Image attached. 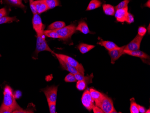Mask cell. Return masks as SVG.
<instances>
[{"label":"cell","instance_id":"10","mask_svg":"<svg viewBox=\"0 0 150 113\" xmlns=\"http://www.w3.org/2000/svg\"><path fill=\"white\" fill-rule=\"evenodd\" d=\"M125 45L122 47H118L112 50L109 51V54L111 58V63L114 64L116 60L123 55H124V50Z\"/></svg>","mask_w":150,"mask_h":113},{"label":"cell","instance_id":"7","mask_svg":"<svg viewBox=\"0 0 150 113\" xmlns=\"http://www.w3.org/2000/svg\"><path fill=\"white\" fill-rule=\"evenodd\" d=\"M82 103L83 106L89 111L92 110L94 106V101L92 98L90 91L87 89L83 93L81 97Z\"/></svg>","mask_w":150,"mask_h":113},{"label":"cell","instance_id":"19","mask_svg":"<svg viewBox=\"0 0 150 113\" xmlns=\"http://www.w3.org/2000/svg\"><path fill=\"white\" fill-rule=\"evenodd\" d=\"M77 81H86L88 83H91L92 82V79L93 77V74H91V75L88 76H84L83 75H81L80 73L74 75Z\"/></svg>","mask_w":150,"mask_h":113},{"label":"cell","instance_id":"15","mask_svg":"<svg viewBox=\"0 0 150 113\" xmlns=\"http://www.w3.org/2000/svg\"><path fill=\"white\" fill-rule=\"evenodd\" d=\"M90 94L92 98L95 102V104L97 103L100 102L102 99L103 98L105 94H103L100 92L97 91L93 88H91L89 90Z\"/></svg>","mask_w":150,"mask_h":113},{"label":"cell","instance_id":"4","mask_svg":"<svg viewBox=\"0 0 150 113\" xmlns=\"http://www.w3.org/2000/svg\"><path fill=\"white\" fill-rule=\"evenodd\" d=\"M59 36V39L67 41L70 38L72 35L76 32V27L75 24H71L69 26H64L59 30H55Z\"/></svg>","mask_w":150,"mask_h":113},{"label":"cell","instance_id":"38","mask_svg":"<svg viewBox=\"0 0 150 113\" xmlns=\"http://www.w3.org/2000/svg\"><path fill=\"white\" fill-rule=\"evenodd\" d=\"M145 6L150 8V0H148V1L145 3L144 5Z\"/></svg>","mask_w":150,"mask_h":113},{"label":"cell","instance_id":"24","mask_svg":"<svg viewBox=\"0 0 150 113\" xmlns=\"http://www.w3.org/2000/svg\"><path fill=\"white\" fill-rule=\"evenodd\" d=\"M44 1L48 6L49 10L60 6L59 0H44Z\"/></svg>","mask_w":150,"mask_h":113},{"label":"cell","instance_id":"20","mask_svg":"<svg viewBox=\"0 0 150 113\" xmlns=\"http://www.w3.org/2000/svg\"><path fill=\"white\" fill-rule=\"evenodd\" d=\"M103 8L104 13L106 15L113 16L115 15V9L112 5L110 4H103Z\"/></svg>","mask_w":150,"mask_h":113},{"label":"cell","instance_id":"36","mask_svg":"<svg viewBox=\"0 0 150 113\" xmlns=\"http://www.w3.org/2000/svg\"><path fill=\"white\" fill-rule=\"evenodd\" d=\"M92 109L93 110L94 113H104L102 109L96 105H94L93 108Z\"/></svg>","mask_w":150,"mask_h":113},{"label":"cell","instance_id":"18","mask_svg":"<svg viewBox=\"0 0 150 113\" xmlns=\"http://www.w3.org/2000/svg\"><path fill=\"white\" fill-rule=\"evenodd\" d=\"M94 48H95V45L83 43L80 44L78 45V49H79V50L83 54L87 53L88 52Z\"/></svg>","mask_w":150,"mask_h":113},{"label":"cell","instance_id":"30","mask_svg":"<svg viewBox=\"0 0 150 113\" xmlns=\"http://www.w3.org/2000/svg\"><path fill=\"white\" fill-rule=\"evenodd\" d=\"M64 81L66 82H76L77 81L74 75L70 72L65 77Z\"/></svg>","mask_w":150,"mask_h":113},{"label":"cell","instance_id":"31","mask_svg":"<svg viewBox=\"0 0 150 113\" xmlns=\"http://www.w3.org/2000/svg\"><path fill=\"white\" fill-rule=\"evenodd\" d=\"M134 16L130 13L128 12L127 16L125 18V22L129 24H130V23H134Z\"/></svg>","mask_w":150,"mask_h":113},{"label":"cell","instance_id":"16","mask_svg":"<svg viewBox=\"0 0 150 113\" xmlns=\"http://www.w3.org/2000/svg\"><path fill=\"white\" fill-rule=\"evenodd\" d=\"M98 43L102 46H104V48L108 51H110V50H112L118 47L117 45L113 42H111V41H104L102 39L100 40V41Z\"/></svg>","mask_w":150,"mask_h":113},{"label":"cell","instance_id":"8","mask_svg":"<svg viewBox=\"0 0 150 113\" xmlns=\"http://www.w3.org/2000/svg\"><path fill=\"white\" fill-rule=\"evenodd\" d=\"M33 28L36 32L37 35L42 34L44 31L45 26L42 22V18L39 14H36L33 15V20H32Z\"/></svg>","mask_w":150,"mask_h":113},{"label":"cell","instance_id":"25","mask_svg":"<svg viewBox=\"0 0 150 113\" xmlns=\"http://www.w3.org/2000/svg\"><path fill=\"white\" fill-rule=\"evenodd\" d=\"M44 33L45 36L52 38H59V36L55 30H47L44 31Z\"/></svg>","mask_w":150,"mask_h":113},{"label":"cell","instance_id":"35","mask_svg":"<svg viewBox=\"0 0 150 113\" xmlns=\"http://www.w3.org/2000/svg\"><path fill=\"white\" fill-rule=\"evenodd\" d=\"M7 15V11L5 8L0 9V18L6 16Z\"/></svg>","mask_w":150,"mask_h":113},{"label":"cell","instance_id":"21","mask_svg":"<svg viewBox=\"0 0 150 113\" xmlns=\"http://www.w3.org/2000/svg\"><path fill=\"white\" fill-rule=\"evenodd\" d=\"M101 5L102 2L100 0H91L88 4L86 11H92L97 9L101 6Z\"/></svg>","mask_w":150,"mask_h":113},{"label":"cell","instance_id":"39","mask_svg":"<svg viewBox=\"0 0 150 113\" xmlns=\"http://www.w3.org/2000/svg\"><path fill=\"white\" fill-rule=\"evenodd\" d=\"M145 113H150V109H148V110L146 111Z\"/></svg>","mask_w":150,"mask_h":113},{"label":"cell","instance_id":"14","mask_svg":"<svg viewBox=\"0 0 150 113\" xmlns=\"http://www.w3.org/2000/svg\"><path fill=\"white\" fill-rule=\"evenodd\" d=\"M124 52L125 54H127L131 56L134 57H139L141 59H149L150 57L146 53L140 50H134V51H128V50H124Z\"/></svg>","mask_w":150,"mask_h":113},{"label":"cell","instance_id":"27","mask_svg":"<svg viewBox=\"0 0 150 113\" xmlns=\"http://www.w3.org/2000/svg\"><path fill=\"white\" fill-rule=\"evenodd\" d=\"M130 111L131 113H139L138 104L136 103L134 98L130 99Z\"/></svg>","mask_w":150,"mask_h":113},{"label":"cell","instance_id":"23","mask_svg":"<svg viewBox=\"0 0 150 113\" xmlns=\"http://www.w3.org/2000/svg\"><path fill=\"white\" fill-rule=\"evenodd\" d=\"M5 2L7 4L11 6H16L20 8L24 9L25 6L23 4L22 1H18V0H4Z\"/></svg>","mask_w":150,"mask_h":113},{"label":"cell","instance_id":"9","mask_svg":"<svg viewBox=\"0 0 150 113\" xmlns=\"http://www.w3.org/2000/svg\"><path fill=\"white\" fill-rule=\"evenodd\" d=\"M142 38H143V37H141L138 34L131 42L127 45H125L124 50H128V51L139 50L140 47L141 43L142 41Z\"/></svg>","mask_w":150,"mask_h":113},{"label":"cell","instance_id":"2","mask_svg":"<svg viewBox=\"0 0 150 113\" xmlns=\"http://www.w3.org/2000/svg\"><path fill=\"white\" fill-rule=\"evenodd\" d=\"M95 105L100 108L104 113H117L114 107L112 100L106 95L100 102L95 104Z\"/></svg>","mask_w":150,"mask_h":113},{"label":"cell","instance_id":"33","mask_svg":"<svg viewBox=\"0 0 150 113\" xmlns=\"http://www.w3.org/2000/svg\"><path fill=\"white\" fill-rule=\"evenodd\" d=\"M146 31L147 30L145 28L142 26H140L138 29V35L144 37L146 33Z\"/></svg>","mask_w":150,"mask_h":113},{"label":"cell","instance_id":"37","mask_svg":"<svg viewBox=\"0 0 150 113\" xmlns=\"http://www.w3.org/2000/svg\"><path fill=\"white\" fill-rule=\"evenodd\" d=\"M138 108H139V113H145L146 111L145 108L144 107V106L139 105V104H138Z\"/></svg>","mask_w":150,"mask_h":113},{"label":"cell","instance_id":"34","mask_svg":"<svg viewBox=\"0 0 150 113\" xmlns=\"http://www.w3.org/2000/svg\"><path fill=\"white\" fill-rule=\"evenodd\" d=\"M50 112V113H55L56 112V103H48Z\"/></svg>","mask_w":150,"mask_h":113},{"label":"cell","instance_id":"28","mask_svg":"<svg viewBox=\"0 0 150 113\" xmlns=\"http://www.w3.org/2000/svg\"><path fill=\"white\" fill-rule=\"evenodd\" d=\"M88 84L86 81H78L76 82V88L79 91H83L86 89Z\"/></svg>","mask_w":150,"mask_h":113},{"label":"cell","instance_id":"13","mask_svg":"<svg viewBox=\"0 0 150 113\" xmlns=\"http://www.w3.org/2000/svg\"><path fill=\"white\" fill-rule=\"evenodd\" d=\"M38 14H40L49 10L44 0H37L34 1Z\"/></svg>","mask_w":150,"mask_h":113},{"label":"cell","instance_id":"22","mask_svg":"<svg viewBox=\"0 0 150 113\" xmlns=\"http://www.w3.org/2000/svg\"><path fill=\"white\" fill-rule=\"evenodd\" d=\"M65 26V23L63 21H56L48 26L49 30H57Z\"/></svg>","mask_w":150,"mask_h":113},{"label":"cell","instance_id":"17","mask_svg":"<svg viewBox=\"0 0 150 113\" xmlns=\"http://www.w3.org/2000/svg\"><path fill=\"white\" fill-rule=\"evenodd\" d=\"M76 30L80 31L84 34H87L90 33L87 24L84 21L80 22L76 27Z\"/></svg>","mask_w":150,"mask_h":113},{"label":"cell","instance_id":"29","mask_svg":"<svg viewBox=\"0 0 150 113\" xmlns=\"http://www.w3.org/2000/svg\"><path fill=\"white\" fill-rule=\"evenodd\" d=\"M129 1L130 0H124L123 1H121L115 7V10L128 8V5Z\"/></svg>","mask_w":150,"mask_h":113},{"label":"cell","instance_id":"32","mask_svg":"<svg viewBox=\"0 0 150 113\" xmlns=\"http://www.w3.org/2000/svg\"><path fill=\"white\" fill-rule=\"evenodd\" d=\"M29 4H30V9L33 15L38 14L37 9H36V6L34 4V0H29Z\"/></svg>","mask_w":150,"mask_h":113},{"label":"cell","instance_id":"6","mask_svg":"<svg viewBox=\"0 0 150 113\" xmlns=\"http://www.w3.org/2000/svg\"><path fill=\"white\" fill-rule=\"evenodd\" d=\"M42 91L46 96L48 103H56L58 92L57 86H52L43 89Z\"/></svg>","mask_w":150,"mask_h":113},{"label":"cell","instance_id":"41","mask_svg":"<svg viewBox=\"0 0 150 113\" xmlns=\"http://www.w3.org/2000/svg\"><path fill=\"white\" fill-rule=\"evenodd\" d=\"M18 1H22V0H18Z\"/></svg>","mask_w":150,"mask_h":113},{"label":"cell","instance_id":"40","mask_svg":"<svg viewBox=\"0 0 150 113\" xmlns=\"http://www.w3.org/2000/svg\"><path fill=\"white\" fill-rule=\"evenodd\" d=\"M1 55L0 54V57H1Z\"/></svg>","mask_w":150,"mask_h":113},{"label":"cell","instance_id":"3","mask_svg":"<svg viewBox=\"0 0 150 113\" xmlns=\"http://www.w3.org/2000/svg\"><path fill=\"white\" fill-rule=\"evenodd\" d=\"M53 54L56 57H59L60 59H62L63 60H65L67 63H69L72 66V67L76 69L80 74L84 75L85 69H84L83 65L79 63L78 61H76V60L70 56L65 55L56 54L54 52L53 53Z\"/></svg>","mask_w":150,"mask_h":113},{"label":"cell","instance_id":"11","mask_svg":"<svg viewBox=\"0 0 150 113\" xmlns=\"http://www.w3.org/2000/svg\"><path fill=\"white\" fill-rule=\"evenodd\" d=\"M128 13V8L115 10L114 15L117 21L120 23L125 22Z\"/></svg>","mask_w":150,"mask_h":113},{"label":"cell","instance_id":"5","mask_svg":"<svg viewBox=\"0 0 150 113\" xmlns=\"http://www.w3.org/2000/svg\"><path fill=\"white\" fill-rule=\"evenodd\" d=\"M45 35L44 34L37 35V44L35 50V54L38 55L39 52L43 51H47L51 52L52 54L54 51L50 48L47 42L45 41Z\"/></svg>","mask_w":150,"mask_h":113},{"label":"cell","instance_id":"1","mask_svg":"<svg viewBox=\"0 0 150 113\" xmlns=\"http://www.w3.org/2000/svg\"><path fill=\"white\" fill-rule=\"evenodd\" d=\"M3 95L4 98L1 106L11 109L13 112L22 109L17 103L12 89L10 86L6 85L4 87Z\"/></svg>","mask_w":150,"mask_h":113},{"label":"cell","instance_id":"26","mask_svg":"<svg viewBox=\"0 0 150 113\" xmlns=\"http://www.w3.org/2000/svg\"><path fill=\"white\" fill-rule=\"evenodd\" d=\"M13 21H18L16 17L4 16L0 18V24L3 23H10Z\"/></svg>","mask_w":150,"mask_h":113},{"label":"cell","instance_id":"12","mask_svg":"<svg viewBox=\"0 0 150 113\" xmlns=\"http://www.w3.org/2000/svg\"><path fill=\"white\" fill-rule=\"evenodd\" d=\"M57 57V59L59 62L60 65L63 70H66L67 71L69 72L70 73H71L73 75L79 73L76 69L72 67V66L69 63H67L65 60H63L62 59H60L59 57Z\"/></svg>","mask_w":150,"mask_h":113}]
</instances>
